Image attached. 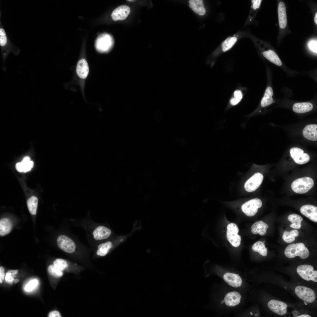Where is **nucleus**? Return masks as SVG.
<instances>
[{
    "instance_id": "nucleus-19",
    "label": "nucleus",
    "mask_w": 317,
    "mask_h": 317,
    "mask_svg": "<svg viewBox=\"0 0 317 317\" xmlns=\"http://www.w3.org/2000/svg\"><path fill=\"white\" fill-rule=\"evenodd\" d=\"M278 10L280 27L281 28H284L287 25V19L286 6L283 2H279Z\"/></svg>"
},
{
    "instance_id": "nucleus-32",
    "label": "nucleus",
    "mask_w": 317,
    "mask_h": 317,
    "mask_svg": "<svg viewBox=\"0 0 317 317\" xmlns=\"http://www.w3.org/2000/svg\"><path fill=\"white\" fill-rule=\"evenodd\" d=\"M234 97L230 99V103L232 105H235L238 104L242 98V94L240 90L235 91L234 93Z\"/></svg>"
},
{
    "instance_id": "nucleus-33",
    "label": "nucleus",
    "mask_w": 317,
    "mask_h": 317,
    "mask_svg": "<svg viewBox=\"0 0 317 317\" xmlns=\"http://www.w3.org/2000/svg\"><path fill=\"white\" fill-rule=\"evenodd\" d=\"M48 273L51 275L56 277H60L63 275L62 270L54 265H50L48 268Z\"/></svg>"
},
{
    "instance_id": "nucleus-28",
    "label": "nucleus",
    "mask_w": 317,
    "mask_h": 317,
    "mask_svg": "<svg viewBox=\"0 0 317 317\" xmlns=\"http://www.w3.org/2000/svg\"><path fill=\"white\" fill-rule=\"evenodd\" d=\"M27 205L30 213L33 215L36 213L38 204V199L34 196L30 198L27 201Z\"/></svg>"
},
{
    "instance_id": "nucleus-46",
    "label": "nucleus",
    "mask_w": 317,
    "mask_h": 317,
    "mask_svg": "<svg viewBox=\"0 0 317 317\" xmlns=\"http://www.w3.org/2000/svg\"><path fill=\"white\" fill-rule=\"evenodd\" d=\"M14 281V283H17V282H18L19 281V280L18 279H16Z\"/></svg>"
},
{
    "instance_id": "nucleus-4",
    "label": "nucleus",
    "mask_w": 317,
    "mask_h": 317,
    "mask_svg": "<svg viewBox=\"0 0 317 317\" xmlns=\"http://www.w3.org/2000/svg\"><path fill=\"white\" fill-rule=\"evenodd\" d=\"M296 271L299 276L303 279L317 282V271L314 270L313 267L310 265H301L298 267Z\"/></svg>"
},
{
    "instance_id": "nucleus-3",
    "label": "nucleus",
    "mask_w": 317,
    "mask_h": 317,
    "mask_svg": "<svg viewBox=\"0 0 317 317\" xmlns=\"http://www.w3.org/2000/svg\"><path fill=\"white\" fill-rule=\"evenodd\" d=\"M314 182L308 177H305L295 180L291 184V188L295 192L303 194L307 192L313 186Z\"/></svg>"
},
{
    "instance_id": "nucleus-26",
    "label": "nucleus",
    "mask_w": 317,
    "mask_h": 317,
    "mask_svg": "<svg viewBox=\"0 0 317 317\" xmlns=\"http://www.w3.org/2000/svg\"><path fill=\"white\" fill-rule=\"evenodd\" d=\"M263 56L271 62L275 64L280 66L282 64V62L276 53L272 50H270L265 51L263 53Z\"/></svg>"
},
{
    "instance_id": "nucleus-42",
    "label": "nucleus",
    "mask_w": 317,
    "mask_h": 317,
    "mask_svg": "<svg viewBox=\"0 0 317 317\" xmlns=\"http://www.w3.org/2000/svg\"><path fill=\"white\" fill-rule=\"evenodd\" d=\"M49 317H61V315L59 311H54L50 312L48 314Z\"/></svg>"
},
{
    "instance_id": "nucleus-18",
    "label": "nucleus",
    "mask_w": 317,
    "mask_h": 317,
    "mask_svg": "<svg viewBox=\"0 0 317 317\" xmlns=\"http://www.w3.org/2000/svg\"><path fill=\"white\" fill-rule=\"evenodd\" d=\"M110 230L104 226L97 227L93 232L94 238L96 240H100L108 238L111 234Z\"/></svg>"
},
{
    "instance_id": "nucleus-35",
    "label": "nucleus",
    "mask_w": 317,
    "mask_h": 317,
    "mask_svg": "<svg viewBox=\"0 0 317 317\" xmlns=\"http://www.w3.org/2000/svg\"><path fill=\"white\" fill-rule=\"evenodd\" d=\"M18 272L17 270H10L8 271L6 274L5 279L6 281L8 283H11L14 280L15 275Z\"/></svg>"
},
{
    "instance_id": "nucleus-43",
    "label": "nucleus",
    "mask_w": 317,
    "mask_h": 317,
    "mask_svg": "<svg viewBox=\"0 0 317 317\" xmlns=\"http://www.w3.org/2000/svg\"><path fill=\"white\" fill-rule=\"evenodd\" d=\"M289 233L290 235L294 237H297L299 236V232L297 230H292L289 232Z\"/></svg>"
},
{
    "instance_id": "nucleus-5",
    "label": "nucleus",
    "mask_w": 317,
    "mask_h": 317,
    "mask_svg": "<svg viewBox=\"0 0 317 317\" xmlns=\"http://www.w3.org/2000/svg\"><path fill=\"white\" fill-rule=\"evenodd\" d=\"M239 231L238 226L235 223H230L227 226V239L232 245L235 247L239 246L241 243V236L237 234Z\"/></svg>"
},
{
    "instance_id": "nucleus-36",
    "label": "nucleus",
    "mask_w": 317,
    "mask_h": 317,
    "mask_svg": "<svg viewBox=\"0 0 317 317\" xmlns=\"http://www.w3.org/2000/svg\"><path fill=\"white\" fill-rule=\"evenodd\" d=\"M38 284V281L36 279L30 281L26 285L24 289L26 291L29 292L34 289Z\"/></svg>"
},
{
    "instance_id": "nucleus-1",
    "label": "nucleus",
    "mask_w": 317,
    "mask_h": 317,
    "mask_svg": "<svg viewBox=\"0 0 317 317\" xmlns=\"http://www.w3.org/2000/svg\"><path fill=\"white\" fill-rule=\"evenodd\" d=\"M284 253L285 256L289 258H293L298 256L302 259H305L309 255L308 249L301 242L289 245L286 248Z\"/></svg>"
},
{
    "instance_id": "nucleus-49",
    "label": "nucleus",
    "mask_w": 317,
    "mask_h": 317,
    "mask_svg": "<svg viewBox=\"0 0 317 317\" xmlns=\"http://www.w3.org/2000/svg\"><path fill=\"white\" fill-rule=\"evenodd\" d=\"M250 314H251V315H252V314H252V312H250Z\"/></svg>"
},
{
    "instance_id": "nucleus-16",
    "label": "nucleus",
    "mask_w": 317,
    "mask_h": 317,
    "mask_svg": "<svg viewBox=\"0 0 317 317\" xmlns=\"http://www.w3.org/2000/svg\"><path fill=\"white\" fill-rule=\"evenodd\" d=\"M241 297V295L238 292H230L225 296L224 298V302L225 304L228 306H234L240 303Z\"/></svg>"
},
{
    "instance_id": "nucleus-31",
    "label": "nucleus",
    "mask_w": 317,
    "mask_h": 317,
    "mask_svg": "<svg viewBox=\"0 0 317 317\" xmlns=\"http://www.w3.org/2000/svg\"><path fill=\"white\" fill-rule=\"evenodd\" d=\"M237 38L235 37H230L227 38L222 44V48L224 52L230 49L236 43Z\"/></svg>"
},
{
    "instance_id": "nucleus-44",
    "label": "nucleus",
    "mask_w": 317,
    "mask_h": 317,
    "mask_svg": "<svg viewBox=\"0 0 317 317\" xmlns=\"http://www.w3.org/2000/svg\"><path fill=\"white\" fill-rule=\"evenodd\" d=\"M298 317H311V316L307 314H303L297 316Z\"/></svg>"
},
{
    "instance_id": "nucleus-10",
    "label": "nucleus",
    "mask_w": 317,
    "mask_h": 317,
    "mask_svg": "<svg viewBox=\"0 0 317 317\" xmlns=\"http://www.w3.org/2000/svg\"><path fill=\"white\" fill-rule=\"evenodd\" d=\"M263 179V176L259 173H257L245 182L244 188L248 192H253L257 190L261 184Z\"/></svg>"
},
{
    "instance_id": "nucleus-7",
    "label": "nucleus",
    "mask_w": 317,
    "mask_h": 317,
    "mask_svg": "<svg viewBox=\"0 0 317 317\" xmlns=\"http://www.w3.org/2000/svg\"><path fill=\"white\" fill-rule=\"evenodd\" d=\"M295 292L299 298L306 302L312 303L316 299V295L314 291L305 286H297L295 289Z\"/></svg>"
},
{
    "instance_id": "nucleus-47",
    "label": "nucleus",
    "mask_w": 317,
    "mask_h": 317,
    "mask_svg": "<svg viewBox=\"0 0 317 317\" xmlns=\"http://www.w3.org/2000/svg\"><path fill=\"white\" fill-rule=\"evenodd\" d=\"M224 302V300H222V301L221 302V303H223Z\"/></svg>"
},
{
    "instance_id": "nucleus-8",
    "label": "nucleus",
    "mask_w": 317,
    "mask_h": 317,
    "mask_svg": "<svg viewBox=\"0 0 317 317\" xmlns=\"http://www.w3.org/2000/svg\"><path fill=\"white\" fill-rule=\"evenodd\" d=\"M57 245L61 249L67 253L74 252L76 245L74 242L67 236L62 235L58 237L57 240Z\"/></svg>"
},
{
    "instance_id": "nucleus-25",
    "label": "nucleus",
    "mask_w": 317,
    "mask_h": 317,
    "mask_svg": "<svg viewBox=\"0 0 317 317\" xmlns=\"http://www.w3.org/2000/svg\"><path fill=\"white\" fill-rule=\"evenodd\" d=\"M273 92L272 88L270 86L266 89L264 96L262 99L261 105L262 107H264L271 104L274 101L272 97Z\"/></svg>"
},
{
    "instance_id": "nucleus-12",
    "label": "nucleus",
    "mask_w": 317,
    "mask_h": 317,
    "mask_svg": "<svg viewBox=\"0 0 317 317\" xmlns=\"http://www.w3.org/2000/svg\"><path fill=\"white\" fill-rule=\"evenodd\" d=\"M130 11L129 7L125 5L120 6L112 11L111 16L114 21L123 20L128 16Z\"/></svg>"
},
{
    "instance_id": "nucleus-20",
    "label": "nucleus",
    "mask_w": 317,
    "mask_h": 317,
    "mask_svg": "<svg viewBox=\"0 0 317 317\" xmlns=\"http://www.w3.org/2000/svg\"><path fill=\"white\" fill-rule=\"evenodd\" d=\"M33 162L30 161L28 156L25 157L21 162L17 163L16 165V168L19 172H26L30 171L33 167Z\"/></svg>"
},
{
    "instance_id": "nucleus-41",
    "label": "nucleus",
    "mask_w": 317,
    "mask_h": 317,
    "mask_svg": "<svg viewBox=\"0 0 317 317\" xmlns=\"http://www.w3.org/2000/svg\"><path fill=\"white\" fill-rule=\"evenodd\" d=\"M5 269L2 267H0V283H2L5 276Z\"/></svg>"
},
{
    "instance_id": "nucleus-40",
    "label": "nucleus",
    "mask_w": 317,
    "mask_h": 317,
    "mask_svg": "<svg viewBox=\"0 0 317 317\" xmlns=\"http://www.w3.org/2000/svg\"><path fill=\"white\" fill-rule=\"evenodd\" d=\"M252 1L253 4L252 7L255 10L259 8L262 0H252Z\"/></svg>"
},
{
    "instance_id": "nucleus-45",
    "label": "nucleus",
    "mask_w": 317,
    "mask_h": 317,
    "mask_svg": "<svg viewBox=\"0 0 317 317\" xmlns=\"http://www.w3.org/2000/svg\"><path fill=\"white\" fill-rule=\"evenodd\" d=\"M314 21L316 24H317V13H316L314 18Z\"/></svg>"
},
{
    "instance_id": "nucleus-34",
    "label": "nucleus",
    "mask_w": 317,
    "mask_h": 317,
    "mask_svg": "<svg viewBox=\"0 0 317 317\" xmlns=\"http://www.w3.org/2000/svg\"><path fill=\"white\" fill-rule=\"evenodd\" d=\"M53 265L61 270H64L68 267V264L66 261L61 259H55L53 263Z\"/></svg>"
},
{
    "instance_id": "nucleus-39",
    "label": "nucleus",
    "mask_w": 317,
    "mask_h": 317,
    "mask_svg": "<svg viewBox=\"0 0 317 317\" xmlns=\"http://www.w3.org/2000/svg\"><path fill=\"white\" fill-rule=\"evenodd\" d=\"M317 41L312 40L309 41L308 45L309 49L311 50L316 53H317Z\"/></svg>"
},
{
    "instance_id": "nucleus-37",
    "label": "nucleus",
    "mask_w": 317,
    "mask_h": 317,
    "mask_svg": "<svg viewBox=\"0 0 317 317\" xmlns=\"http://www.w3.org/2000/svg\"><path fill=\"white\" fill-rule=\"evenodd\" d=\"M4 30L0 28V45L2 47L6 46L7 42V39Z\"/></svg>"
},
{
    "instance_id": "nucleus-48",
    "label": "nucleus",
    "mask_w": 317,
    "mask_h": 317,
    "mask_svg": "<svg viewBox=\"0 0 317 317\" xmlns=\"http://www.w3.org/2000/svg\"><path fill=\"white\" fill-rule=\"evenodd\" d=\"M127 1H134V0H127Z\"/></svg>"
},
{
    "instance_id": "nucleus-9",
    "label": "nucleus",
    "mask_w": 317,
    "mask_h": 317,
    "mask_svg": "<svg viewBox=\"0 0 317 317\" xmlns=\"http://www.w3.org/2000/svg\"><path fill=\"white\" fill-rule=\"evenodd\" d=\"M291 158L296 163L303 164L308 162L310 159L309 155L304 153V151L298 147H293L290 150Z\"/></svg>"
},
{
    "instance_id": "nucleus-38",
    "label": "nucleus",
    "mask_w": 317,
    "mask_h": 317,
    "mask_svg": "<svg viewBox=\"0 0 317 317\" xmlns=\"http://www.w3.org/2000/svg\"><path fill=\"white\" fill-rule=\"evenodd\" d=\"M282 237L285 242L288 243H291L295 240V237L290 235L289 232L287 231L284 232Z\"/></svg>"
},
{
    "instance_id": "nucleus-24",
    "label": "nucleus",
    "mask_w": 317,
    "mask_h": 317,
    "mask_svg": "<svg viewBox=\"0 0 317 317\" xmlns=\"http://www.w3.org/2000/svg\"><path fill=\"white\" fill-rule=\"evenodd\" d=\"M13 227V224L8 218H4L0 221V235L3 236L9 233Z\"/></svg>"
},
{
    "instance_id": "nucleus-15",
    "label": "nucleus",
    "mask_w": 317,
    "mask_h": 317,
    "mask_svg": "<svg viewBox=\"0 0 317 317\" xmlns=\"http://www.w3.org/2000/svg\"><path fill=\"white\" fill-rule=\"evenodd\" d=\"M302 134L303 136L308 140L316 141L317 140V125L309 124L303 129Z\"/></svg>"
},
{
    "instance_id": "nucleus-13",
    "label": "nucleus",
    "mask_w": 317,
    "mask_h": 317,
    "mask_svg": "<svg viewBox=\"0 0 317 317\" xmlns=\"http://www.w3.org/2000/svg\"><path fill=\"white\" fill-rule=\"evenodd\" d=\"M301 213L312 221L317 222V207L310 205L302 206L300 209Z\"/></svg>"
},
{
    "instance_id": "nucleus-23",
    "label": "nucleus",
    "mask_w": 317,
    "mask_h": 317,
    "mask_svg": "<svg viewBox=\"0 0 317 317\" xmlns=\"http://www.w3.org/2000/svg\"><path fill=\"white\" fill-rule=\"evenodd\" d=\"M189 7L195 13L200 15H203L205 13L203 1L201 0H190L189 1Z\"/></svg>"
},
{
    "instance_id": "nucleus-29",
    "label": "nucleus",
    "mask_w": 317,
    "mask_h": 317,
    "mask_svg": "<svg viewBox=\"0 0 317 317\" xmlns=\"http://www.w3.org/2000/svg\"><path fill=\"white\" fill-rule=\"evenodd\" d=\"M112 246V243L110 241H107L105 243H102L98 246V249L97 250L96 254L98 255L104 256L108 252L109 250Z\"/></svg>"
},
{
    "instance_id": "nucleus-50",
    "label": "nucleus",
    "mask_w": 317,
    "mask_h": 317,
    "mask_svg": "<svg viewBox=\"0 0 317 317\" xmlns=\"http://www.w3.org/2000/svg\"><path fill=\"white\" fill-rule=\"evenodd\" d=\"M265 242V241L264 240L262 242H263V243H264Z\"/></svg>"
},
{
    "instance_id": "nucleus-30",
    "label": "nucleus",
    "mask_w": 317,
    "mask_h": 317,
    "mask_svg": "<svg viewBox=\"0 0 317 317\" xmlns=\"http://www.w3.org/2000/svg\"><path fill=\"white\" fill-rule=\"evenodd\" d=\"M252 249L253 251L258 252L263 256H266L267 255V249L265 247L264 243L262 242H256L252 246Z\"/></svg>"
},
{
    "instance_id": "nucleus-22",
    "label": "nucleus",
    "mask_w": 317,
    "mask_h": 317,
    "mask_svg": "<svg viewBox=\"0 0 317 317\" xmlns=\"http://www.w3.org/2000/svg\"><path fill=\"white\" fill-rule=\"evenodd\" d=\"M313 108V104L309 102L296 103L293 106V110L295 112L303 113L311 111Z\"/></svg>"
},
{
    "instance_id": "nucleus-27",
    "label": "nucleus",
    "mask_w": 317,
    "mask_h": 317,
    "mask_svg": "<svg viewBox=\"0 0 317 317\" xmlns=\"http://www.w3.org/2000/svg\"><path fill=\"white\" fill-rule=\"evenodd\" d=\"M288 219L292 223L290 225L291 227L297 229L300 228L303 220L301 216L296 214H291L289 215Z\"/></svg>"
},
{
    "instance_id": "nucleus-2",
    "label": "nucleus",
    "mask_w": 317,
    "mask_h": 317,
    "mask_svg": "<svg viewBox=\"0 0 317 317\" xmlns=\"http://www.w3.org/2000/svg\"><path fill=\"white\" fill-rule=\"evenodd\" d=\"M114 44L113 36L110 34L104 33L100 35L95 42V47L97 51L101 53H106L112 48Z\"/></svg>"
},
{
    "instance_id": "nucleus-11",
    "label": "nucleus",
    "mask_w": 317,
    "mask_h": 317,
    "mask_svg": "<svg viewBox=\"0 0 317 317\" xmlns=\"http://www.w3.org/2000/svg\"><path fill=\"white\" fill-rule=\"evenodd\" d=\"M267 305L272 311L279 315H284L287 312V305L284 302L273 299L269 301Z\"/></svg>"
},
{
    "instance_id": "nucleus-21",
    "label": "nucleus",
    "mask_w": 317,
    "mask_h": 317,
    "mask_svg": "<svg viewBox=\"0 0 317 317\" xmlns=\"http://www.w3.org/2000/svg\"><path fill=\"white\" fill-rule=\"evenodd\" d=\"M268 227L269 226L267 224L262 221H259L252 225L251 232L253 234H259L260 235L263 236L266 234Z\"/></svg>"
},
{
    "instance_id": "nucleus-6",
    "label": "nucleus",
    "mask_w": 317,
    "mask_h": 317,
    "mask_svg": "<svg viewBox=\"0 0 317 317\" xmlns=\"http://www.w3.org/2000/svg\"><path fill=\"white\" fill-rule=\"evenodd\" d=\"M262 205L261 200L257 198L251 199L245 202L241 206L242 212L247 216L252 217L254 215L258 209Z\"/></svg>"
},
{
    "instance_id": "nucleus-17",
    "label": "nucleus",
    "mask_w": 317,
    "mask_h": 317,
    "mask_svg": "<svg viewBox=\"0 0 317 317\" xmlns=\"http://www.w3.org/2000/svg\"><path fill=\"white\" fill-rule=\"evenodd\" d=\"M76 71L78 76L81 78H86L89 72V66L87 61L84 59H82L77 63Z\"/></svg>"
},
{
    "instance_id": "nucleus-14",
    "label": "nucleus",
    "mask_w": 317,
    "mask_h": 317,
    "mask_svg": "<svg viewBox=\"0 0 317 317\" xmlns=\"http://www.w3.org/2000/svg\"><path fill=\"white\" fill-rule=\"evenodd\" d=\"M224 281L229 285L235 288L240 286L242 283L241 277L238 274L228 272L223 276Z\"/></svg>"
}]
</instances>
